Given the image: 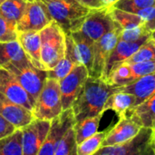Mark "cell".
Wrapping results in <instances>:
<instances>
[{
  "label": "cell",
  "instance_id": "cell-19",
  "mask_svg": "<svg viewBox=\"0 0 155 155\" xmlns=\"http://www.w3.org/2000/svg\"><path fill=\"white\" fill-rule=\"evenodd\" d=\"M29 62L38 69L45 70L41 62V39L39 32L18 33L17 37Z\"/></svg>",
  "mask_w": 155,
  "mask_h": 155
},
{
  "label": "cell",
  "instance_id": "cell-29",
  "mask_svg": "<svg viewBox=\"0 0 155 155\" xmlns=\"http://www.w3.org/2000/svg\"><path fill=\"white\" fill-rule=\"evenodd\" d=\"M0 155H23L22 132L20 129L0 140Z\"/></svg>",
  "mask_w": 155,
  "mask_h": 155
},
{
  "label": "cell",
  "instance_id": "cell-42",
  "mask_svg": "<svg viewBox=\"0 0 155 155\" xmlns=\"http://www.w3.org/2000/svg\"><path fill=\"white\" fill-rule=\"evenodd\" d=\"M25 1H26V2H35V0H25Z\"/></svg>",
  "mask_w": 155,
  "mask_h": 155
},
{
  "label": "cell",
  "instance_id": "cell-9",
  "mask_svg": "<svg viewBox=\"0 0 155 155\" xmlns=\"http://www.w3.org/2000/svg\"><path fill=\"white\" fill-rule=\"evenodd\" d=\"M122 30V27L118 25L94 43V62L89 76L94 78H102L107 59L119 41Z\"/></svg>",
  "mask_w": 155,
  "mask_h": 155
},
{
  "label": "cell",
  "instance_id": "cell-25",
  "mask_svg": "<svg viewBox=\"0 0 155 155\" xmlns=\"http://www.w3.org/2000/svg\"><path fill=\"white\" fill-rule=\"evenodd\" d=\"M102 117L103 115H97L94 117L85 118L80 122H75L74 125V130L77 144L81 143L83 141L98 133Z\"/></svg>",
  "mask_w": 155,
  "mask_h": 155
},
{
  "label": "cell",
  "instance_id": "cell-6",
  "mask_svg": "<svg viewBox=\"0 0 155 155\" xmlns=\"http://www.w3.org/2000/svg\"><path fill=\"white\" fill-rule=\"evenodd\" d=\"M5 68L14 74L25 91L36 101L47 80V71L36 68L30 62L20 64H8Z\"/></svg>",
  "mask_w": 155,
  "mask_h": 155
},
{
  "label": "cell",
  "instance_id": "cell-28",
  "mask_svg": "<svg viewBox=\"0 0 155 155\" xmlns=\"http://www.w3.org/2000/svg\"><path fill=\"white\" fill-rule=\"evenodd\" d=\"M110 128L98 132L93 136L77 144V154L78 155H93L103 145V143L109 132Z\"/></svg>",
  "mask_w": 155,
  "mask_h": 155
},
{
  "label": "cell",
  "instance_id": "cell-33",
  "mask_svg": "<svg viewBox=\"0 0 155 155\" xmlns=\"http://www.w3.org/2000/svg\"><path fill=\"white\" fill-rule=\"evenodd\" d=\"M18 32L16 24H14L0 15V43L17 40Z\"/></svg>",
  "mask_w": 155,
  "mask_h": 155
},
{
  "label": "cell",
  "instance_id": "cell-23",
  "mask_svg": "<svg viewBox=\"0 0 155 155\" xmlns=\"http://www.w3.org/2000/svg\"><path fill=\"white\" fill-rule=\"evenodd\" d=\"M136 105L137 103L134 95L118 91L114 93L108 98L104 106V113L108 110H112L116 114L118 118H120L126 115L127 112Z\"/></svg>",
  "mask_w": 155,
  "mask_h": 155
},
{
  "label": "cell",
  "instance_id": "cell-30",
  "mask_svg": "<svg viewBox=\"0 0 155 155\" xmlns=\"http://www.w3.org/2000/svg\"><path fill=\"white\" fill-rule=\"evenodd\" d=\"M54 155H78L74 126L70 127L61 138Z\"/></svg>",
  "mask_w": 155,
  "mask_h": 155
},
{
  "label": "cell",
  "instance_id": "cell-12",
  "mask_svg": "<svg viewBox=\"0 0 155 155\" xmlns=\"http://www.w3.org/2000/svg\"><path fill=\"white\" fill-rule=\"evenodd\" d=\"M75 124L72 109L63 111V113L51 121L49 133L42 144L37 155H54L57 145L65 132Z\"/></svg>",
  "mask_w": 155,
  "mask_h": 155
},
{
  "label": "cell",
  "instance_id": "cell-2",
  "mask_svg": "<svg viewBox=\"0 0 155 155\" xmlns=\"http://www.w3.org/2000/svg\"><path fill=\"white\" fill-rule=\"evenodd\" d=\"M40 2L54 21L65 33L71 35L79 31L90 8L77 0H35Z\"/></svg>",
  "mask_w": 155,
  "mask_h": 155
},
{
  "label": "cell",
  "instance_id": "cell-4",
  "mask_svg": "<svg viewBox=\"0 0 155 155\" xmlns=\"http://www.w3.org/2000/svg\"><path fill=\"white\" fill-rule=\"evenodd\" d=\"M63 113L59 83L47 78L34 107L35 119L52 121Z\"/></svg>",
  "mask_w": 155,
  "mask_h": 155
},
{
  "label": "cell",
  "instance_id": "cell-37",
  "mask_svg": "<svg viewBox=\"0 0 155 155\" xmlns=\"http://www.w3.org/2000/svg\"><path fill=\"white\" fill-rule=\"evenodd\" d=\"M103 7H110L112 6L117 0H100Z\"/></svg>",
  "mask_w": 155,
  "mask_h": 155
},
{
  "label": "cell",
  "instance_id": "cell-8",
  "mask_svg": "<svg viewBox=\"0 0 155 155\" xmlns=\"http://www.w3.org/2000/svg\"><path fill=\"white\" fill-rule=\"evenodd\" d=\"M88 77L89 73L86 67L83 64H78L64 78L58 82L63 111L72 108L73 103Z\"/></svg>",
  "mask_w": 155,
  "mask_h": 155
},
{
  "label": "cell",
  "instance_id": "cell-39",
  "mask_svg": "<svg viewBox=\"0 0 155 155\" xmlns=\"http://www.w3.org/2000/svg\"><path fill=\"white\" fill-rule=\"evenodd\" d=\"M151 38H152V40H155V30H153L152 33H151Z\"/></svg>",
  "mask_w": 155,
  "mask_h": 155
},
{
  "label": "cell",
  "instance_id": "cell-41",
  "mask_svg": "<svg viewBox=\"0 0 155 155\" xmlns=\"http://www.w3.org/2000/svg\"><path fill=\"white\" fill-rule=\"evenodd\" d=\"M5 0H0V5H2V4L5 2Z\"/></svg>",
  "mask_w": 155,
  "mask_h": 155
},
{
  "label": "cell",
  "instance_id": "cell-32",
  "mask_svg": "<svg viewBox=\"0 0 155 155\" xmlns=\"http://www.w3.org/2000/svg\"><path fill=\"white\" fill-rule=\"evenodd\" d=\"M112 6L117 9L131 12L133 9L155 7V0H118Z\"/></svg>",
  "mask_w": 155,
  "mask_h": 155
},
{
  "label": "cell",
  "instance_id": "cell-27",
  "mask_svg": "<svg viewBox=\"0 0 155 155\" xmlns=\"http://www.w3.org/2000/svg\"><path fill=\"white\" fill-rule=\"evenodd\" d=\"M109 10L112 18L122 27V29H129L145 25V22L137 15L117 9L113 6H110Z\"/></svg>",
  "mask_w": 155,
  "mask_h": 155
},
{
  "label": "cell",
  "instance_id": "cell-43",
  "mask_svg": "<svg viewBox=\"0 0 155 155\" xmlns=\"http://www.w3.org/2000/svg\"><path fill=\"white\" fill-rule=\"evenodd\" d=\"M154 144H155V143H154ZM154 155H155V148H154Z\"/></svg>",
  "mask_w": 155,
  "mask_h": 155
},
{
  "label": "cell",
  "instance_id": "cell-15",
  "mask_svg": "<svg viewBox=\"0 0 155 155\" xmlns=\"http://www.w3.org/2000/svg\"><path fill=\"white\" fill-rule=\"evenodd\" d=\"M154 72L155 61L136 64L124 63L113 72L107 83L116 86H124Z\"/></svg>",
  "mask_w": 155,
  "mask_h": 155
},
{
  "label": "cell",
  "instance_id": "cell-36",
  "mask_svg": "<svg viewBox=\"0 0 155 155\" xmlns=\"http://www.w3.org/2000/svg\"><path fill=\"white\" fill-rule=\"evenodd\" d=\"M77 1L90 9H97L103 7L100 0H77Z\"/></svg>",
  "mask_w": 155,
  "mask_h": 155
},
{
  "label": "cell",
  "instance_id": "cell-35",
  "mask_svg": "<svg viewBox=\"0 0 155 155\" xmlns=\"http://www.w3.org/2000/svg\"><path fill=\"white\" fill-rule=\"evenodd\" d=\"M17 129L0 114V140L9 136Z\"/></svg>",
  "mask_w": 155,
  "mask_h": 155
},
{
  "label": "cell",
  "instance_id": "cell-22",
  "mask_svg": "<svg viewBox=\"0 0 155 155\" xmlns=\"http://www.w3.org/2000/svg\"><path fill=\"white\" fill-rule=\"evenodd\" d=\"M28 62L18 40L0 43V67L5 68L8 64H20Z\"/></svg>",
  "mask_w": 155,
  "mask_h": 155
},
{
  "label": "cell",
  "instance_id": "cell-38",
  "mask_svg": "<svg viewBox=\"0 0 155 155\" xmlns=\"http://www.w3.org/2000/svg\"><path fill=\"white\" fill-rule=\"evenodd\" d=\"M145 27H146L149 31H151V32H153V30H155V16L154 18H153L151 22L145 24Z\"/></svg>",
  "mask_w": 155,
  "mask_h": 155
},
{
  "label": "cell",
  "instance_id": "cell-13",
  "mask_svg": "<svg viewBox=\"0 0 155 155\" xmlns=\"http://www.w3.org/2000/svg\"><path fill=\"white\" fill-rule=\"evenodd\" d=\"M52 21L47 10L40 2H29L24 15L16 24V30L18 33L40 32Z\"/></svg>",
  "mask_w": 155,
  "mask_h": 155
},
{
  "label": "cell",
  "instance_id": "cell-17",
  "mask_svg": "<svg viewBox=\"0 0 155 155\" xmlns=\"http://www.w3.org/2000/svg\"><path fill=\"white\" fill-rule=\"evenodd\" d=\"M0 114L17 130L22 129L35 120L33 112L9 101L2 94H0Z\"/></svg>",
  "mask_w": 155,
  "mask_h": 155
},
{
  "label": "cell",
  "instance_id": "cell-21",
  "mask_svg": "<svg viewBox=\"0 0 155 155\" xmlns=\"http://www.w3.org/2000/svg\"><path fill=\"white\" fill-rule=\"evenodd\" d=\"M120 91L134 95L137 105H139L155 94V72L139 78L130 84L120 86Z\"/></svg>",
  "mask_w": 155,
  "mask_h": 155
},
{
  "label": "cell",
  "instance_id": "cell-10",
  "mask_svg": "<svg viewBox=\"0 0 155 155\" xmlns=\"http://www.w3.org/2000/svg\"><path fill=\"white\" fill-rule=\"evenodd\" d=\"M0 94L9 101L34 111L35 101L7 69L0 67Z\"/></svg>",
  "mask_w": 155,
  "mask_h": 155
},
{
  "label": "cell",
  "instance_id": "cell-34",
  "mask_svg": "<svg viewBox=\"0 0 155 155\" xmlns=\"http://www.w3.org/2000/svg\"><path fill=\"white\" fill-rule=\"evenodd\" d=\"M151 33L152 32L145 27V25L129 29H123L120 35V40L126 42H135L147 35H151Z\"/></svg>",
  "mask_w": 155,
  "mask_h": 155
},
{
  "label": "cell",
  "instance_id": "cell-18",
  "mask_svg": "<svg viewBox=\"0 0 155 155\" xmlns=\"http://www.w3.org/2000/svg\"><path fill=\"white\" fill-rule=\"evenodd\" d=\"M82 64L78 57L75 45L71 38L66 39V50L64 58L51 70L47 71V78L60 81L64 78L75 65Z\"/></svg>",
  "mask_w": 155,
  "mask_h": 155
},
{
  "label": "cell",
  "instance_id": "cell-44",
  "mask_svg": "<svg viewBox=\"0 0 155 155\" xmlns=\"http://www.w3.org/2000/svg\"><path fill=\"white\" fill-rule=\"evenodd\" d=\"M153 42H154V45H155V40H154V41H153Z\"/></svg>",
  "mask_w": 155,
  "mask_h": 155
},
{
  "label": "cell",
  "instance_id": "cell-1",
  "mask_svg": "<svg viewBox=\"0 0 155 155\" xmlns=\"http://www.w3.org/2000/svg\"><path fill=\"white\" fill-rule=\"evenodd\" d=\"M120 91L116 86L101 78L89 76L72 105L75 122L85 118L104 115V106L108 98L115 92Z\"/></svg>",
  "mask_w": 155,
  "mask_h": 155
},
{
  "label": "cell",
  "instance_id": "cell-31",
  "mask_svg": "<svg viewBox=\"0 0 155 155\" xmlns=\"http://www.w3.org/2000/svg\"><path fill=\"white\" fill-rule=\"evenodd\" d=\"M155 61V45L153 40H149L143 44L125 63L136 64L143 62H154Z\"/></svg>",
  "mask_w": 155,
  "mask_h": 155
},
{
  "label": "cell",
  "instance_id": "cell-20",
  "mask_svg": "<svg viewBox=\"0 0 155 155\" xmlns=\"http://www.w3.org/2000/svg\"><path fill=\"white\" fill-rule=\"evenodd\" d=\"M126 114L142 128L153 129L155 127V94L139 105L130 109Z\"/></svg>",
  "mask_w": 155,
  "mask_h": 155
},
{
  "label": "cell",
  "instance_id": "cell-5",
  "mask_svg": "<svg viewBox=\"0 0 155 155\" xmlns=\"http://www.w3.org/2000/svg\"><path fill=\"white\" fill-rule=\"evenodd\" d=\"M153 129L142 128L139 134L127 143L101 147L93 155H154Z\"/></svg>",
  "mask_w": 155,
  "mask_h": 155
},
{
  "label": "cell",
  "instance_id": "cell-11",
  "mask_svg": "<svg viewBox=\"0 0 155 155\" xmlns=\"http://www.w3.org/2000/svg\"><path fill=\"white\" fill-rule=\"evenodd\" d=\"M51 127L50 121L33 120L29 124L24 126L22 132L23 155H37L44 143Z\"/></svg>",
  "mask_w": 155,
  "mask_h": 155
},
{
  "label": "cell",
  "instance_id": "cell-24",
  "mask_svg": "<svg viewBox=\"0 0 155 155\" xmlns=\"http://www.w3.org/2000/svg\"><path fill=\"white\" fill-rule=\"evenodd\" d=\"M71 36L74 42L78 56L81 64L86 67L90 74L94 62V43L83 35L80 31H76L71 34Z\"/></svg>",
  "mask_w": 155,
  "mask_h": 155
},
{
  "label": "cell",
  "instance_id": "cell-14",
  "mask_svg": "<svg viewBox=\"0 0 155 155\" xmlns=\"http://www.w3.org/2000/svg\"><path fill=\"white\" fill-rule=\"evenodd\" d=\"M151 39V35H147L135 42H126L119 39L115 47L114 48L110 56L107 59L101 79L107 82L113 72L118 66L125 63L143 44H145Z\"/></svg>",
  "mask_w": 155,
  "mask_h": 155
},
{
  "label": "cell",
  "instance_id": "cell-26",
  "mask_svg": "<svg viewBox=\"0 0 155 155\" xmlns=\"http://www.w3.org/2000/svg\"><path fill=\"white\" fill-rule=\"evenodd\" d=\"M28 3L25 0H5L0 5V15L14 24H17Z\"/></svg>",
  "mask_w": 155,
  "mask_h": 155
},
{
  "label": "cell",
  "instance_id": "cell-16",
  "mask_svg": "<svg viewBox=\"0 0 155 155\" xmlns=\"http://www.w3.org/2000/svg\"><path fill=\"white\" fill-rule=\"evenodd\" d=\"M118 122L110 128L102 147L122 144L134 139L141 131L142 127L134 123L126 114L118 118Z\"/></svg>",
  "mask_w": 155,
  "mask_h": 155
},
{
  "label": "cell",
  "instance_id": "cell-3",
  "mask_svg": "<svg viewBox=\"0 0 155 155\" xmlns=\"http://www.w3.org/2000/svg\"><path fill=\"white\" fill-rule=\"evenodd\" d=\"M39 33L41 39V62L45 70L49 71L65 54L66 35L54 21H52Z\"/></svg>",
  "mask_w": 155,
  "mask_h": 155
},
{
  "label": "cell",
  "instance_id": "cell-7",
  "mask_svg": "<svg viewBox=\"0 0 155 155\" xmlns=\"http://www.w3.org/2000/svg\"><path fill=\"white\" fill-rule=\"evenodd\" d=\"M118 25L112 18L109 7H101L90 10L79 31L92 42L95 43Z\"/></svg>",
  "mask_w": 155,
  "mask_h": 155
},
{
  "label": "cell",
  "instance_id": "cell-40",
  "mask_svg": "<svg viewBox=\"0 0 155 155\" xmlns=\"http://www.w3.org/2000/svg\"><path fill=\"white\" fill-rule=\"evenodd\" d=\"M153 141L155 143V127L153 129Z\"/></svg>",
  "mask_w": 155,
  "mask_h": 155
}]
</instances>
